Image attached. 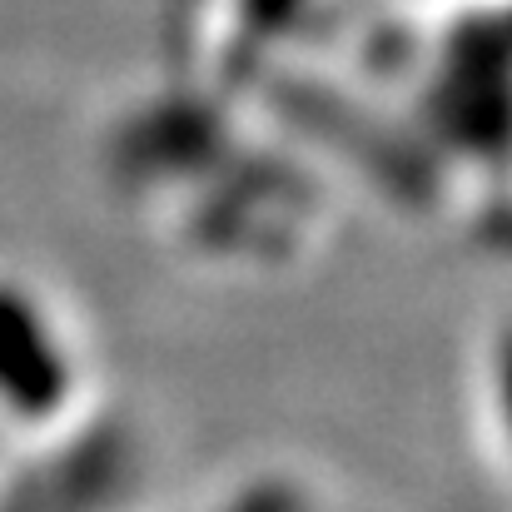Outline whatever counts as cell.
<instances>
[{"label":"cell","instance_id":"cell-2","mask_svg":"<svg viewBox=\"0 0 512 512\" xmlns=\"http://www.w3.org/2000/svg\"><path fill=\"white\" fill-rule=\"evenodd\" d=\"M100 388V343L80 304L25 264H0V428L50 433Z\"/></svg>","mask_w":512,"mask_h":512},{"label":"cell","instance_id":"cell-1","mask_svg":"<svg viewBox=\"0 0 512 512\" xmlns=\"http://www.w3.org/2000/svg\"><path fill=\"white\" fill-rule=\"evenodd\" d=\"M100 174L130 224L199 279L299 274L334 229L329 179L234 80L150 85L105 125Z\"/></svg>","mask_w":512,"mask_h":512}]
</instances>
